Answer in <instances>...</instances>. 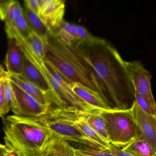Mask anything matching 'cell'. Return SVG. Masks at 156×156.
<instances>
[{"label":"cell","instance_id":"6da1fadb","mask_svg":"<svg viewBox=\"0 0 156 156\" xmlns=\"http://www.w3.org/2000/svg\"><path fill=\"white\" fill-rule=\"evenodd\" d=\"M90 66L102 98L114 109L129 108L135 100V88L122 59L105 39L92 36L74 44Z\"/></svg>","mask_w":156,"mask_h":156},{"label":"cell","instance_id":"7a4b0ae2","mask_svg":"<svg viewBox=\"0 0 156 156\" xmlns=\"http://www.w3.org/2000/svg\"><path fill=\"white\" fill-rule=\"evenodd\" d=\"M45 56L49 62L69 84L80 83L98 93L101 92L89 66L76 50L59 40L49 30L45 38Z\"/></svg>","mask_w":156,"mask_h":156},{"label":"cell","instance_id":"3957f363","mask_svg":"<svg viewBox=\"0 0 156 156\" xmlns=\"http://www.w3.org/2000/svg\"><path fill=\"white\" fill-rule=\"evenodd\" d=\"M3 124L6 147L23 156H41L54 136L33 118L13 115L4 119Z\"/></svg>","mask_w":156,"mask_h":156},{"label":"cell","instance_id":"277c9868","mask_svg":"<svg viewBox=\"0 0 156 156\" xmlns=\"http://www.w3.org/2000/svg\"><path fill=\"white\" fill-rule=\"evenodd\" d=\"M80 113H83L71 108L52 107L42 116L33 119L56 137L67 142L80 143L83 146L100 149L76 125V119Z\"/></svg>","mask_w":156,"mask_h":156},{"label":"cell","instance_id":"5b68a950","mask_svg":"<svg viewBox=\"0 0 156 156\" xmlns=\"http://www.w3.org/2000/svg\"><path fill=\"white\" fill-rule=\"evenodd\" d=\"M100 111L105 121L109 142L111 145L121 148L139 133L129 108Z\"/></svg>","mask_w":156,"mask_h":156},{"label":"cell","instance_id":"8992f818","mask_svg":"<svg viewBox=\"0 0 156 156\" xmlns=\"http://www.w3.org/2000/svg\"><path fill=\"white\" fill-rule=\"evenodd\" d=\"M29 58L41 71L51 86L52 91V102L55 107L71 108L85 114L96 109L83 101L71 88H65L62 86L48 71L43 60L33 54L29 55Z\"/></svg>","mask_w":156,"mask_h":156},{"label":"cell","instance_id":"52a82bcc","mask_svg":"<svg viewBox=\"0 0 156 156\" xmlns=\"http://www.w3.org/2000/svg\"><path fill=\"white\" fill-rule=\"evenodd\" d=\"M125 66L135 91L143 97L153 115H156V103L151 90L150 73L139 61H125Z\"/></svg>","mask_w":156,"mask_h":156},{"label":"cell","instance_id":"ba28073f","mask_svg":"<svg viewBox=\"0 0 156 156\" xmlns=\"http://www.w3.org/2000/svg\"><path fill=\"white\" fill-rule=\"evenodd\" d=\"M129 108L139 132L156 153V115L145 112L135 100Z\"/></svg>","mask_w":156,"mask_h":156},{"label":"cell","instance_id":"9c48e42d","mask_svg":"<svg viewBox=\"0 0 156 156\" xmlns=\"http://www.w3.org/2000/svg\"><path fill=\"white\" fill-rule=\"evenodd\" d=\"M10 81L15 95L17 107L16 113L14 115L25 117L36 118L42 116L51 109V107L41 105L11 80Z\"/></svg>","mask_w":156,"mask_h":156},{"label":"cell","instance_id":"30bf717a","mask_svg":"<svg viewBox=\"0 0 156 156\" xmlns=\"http://www.w3.org/2000/svg\"><path fill=\"white\" fill-rule=\"evenodd\" d=\"M65 12L62 0H41L38 16L49 30L54 32L61 27Z\"/></svg>","mask_w":156,"mask_h":156},{"label":"cell","instance_id":"8fae6325","mask_svg":"<svg viewBox=\"0 0 156 156\" xmlns=\"http://www.w3.org/2000/svg\"><path fill=\"white\" fill-rule=\"evenodd\" d=\"M9 40V48L4 60L7 73L9 74L21 75L24 66V53L15 40Z\"/></svg>","mask_w":156,"mask_h":156},{"label":"cell","instance_id":"7c38bea8","mask_svg":"<svg viewBox=\"0 0 156 156\" xmlns=\"http://www.w3.org/2000/svg\"><path fill=\"white\" fill-rule=\"evenodd\" d=\"M20 76L46 93L52 102V91L49 83L41 71L25 55L23 71L22 73Z\"/></svg>","mask_w":156,"mask_h":156},{"label":"cell","instance_id":"4fadbf2b","mask_svg":"<svg viewBox=\"0 0 156 156\" xmlns=\"http://www.w3.org/2000/svg\"><path fill=\"white\" fill-rule=\"evenodd\" d=\"M69 86L73 92L83 101L96 109L104 111H109L113 109L97 92L80 83H72Z\"/></svg>","mask_w":156,"mask_h":156},{"label":"cell","instance_id":"5bb4252c","mask_svg":"<svg viewBox=\"0 0 156 156\" xmlns=\"http://www.w3.org/2000/svg\"><path fill=\"white\" fill-rule=\"evenodd\" d=\"M9 75V78L12 82L41 105L49 107H53L52 103L48 95L38 87L25 80L21 76Z\"/></svg>","mask_w":156,"mask_h":156},{"label":"cell","instance_id":"9a60e30c","mask_svg":"<svg viewBox=\"0 0 156 156\" xmlns=\"http://www.w3.org/2000/svg\"><path fill=\"white\" fill-rule=\"evenodd\" d=\"M86 115L80 113L76 119V125L89 139L98 146L100 150H109L110 143L104 139L88 124L86 119Z\"/></svg>","mask_w":156,"mask_h":156},{"label":"cell","instance_id":"2e32d148","mask_svg":"<svg viewBox=\"0 0 156 156\" xmlns=\"http://www.w3.org/2000/svg\"><path fill=\"white\" fill-rule=\"evenodd\" d=\"M124 151L136 156H156L151 147L139 132L126 146L121 148Z\"/></svg>","mask_w":156,"mask_h":156},{"label":"cell","instance_id":"e0dca14e","mask_svg":"<svg viewBox=\"0 0 156 156\" xmlns=\"http://www.w3.org/2000/svg\"><path fill=\"white\" fill-rule=\"evenodd\" d=\"M72 147L67 141L54 136L41 156H73Z\"/></svg>","mask_w":156,"mask_h":156},{"label":"cell","instance_id":"ac0fdd59","mask_svg":"<svg viewBox=\"0 0 156 156\" xmlns=\"http://www.w3.org/2000/svg\"><path fill=\"white\" fill-rule=\"evenodd\" d=\"M85 117L90 126L104 139L109 143L106 124L101 115L100 110L96 109L87 113L85 115Z\"/></svg>","mask_w":156,"mask_h":156},{"label":"cell","instance_id":"d6986e66","mask_svg":"<svg viewBox=\"0 0 156 156\" xmlns=\"http://www.w3.org/2000/svg\"><path fill=\"white\" fill-rule=\"evenodd\" d=\"M23 15L31 30L43 38H45L49 30L39 18L32 11L25 7L23 9Z\"/></svg>","mask_w":156,"mask_h":156},{"label":"cell","instance_id":"ffe728a7","mask_svg":"<svg viewBox=\"0 0 156 156\" xmlns=\"http://www.w3.org/2000/svg\"><path fill=\"white\" fill-rule=\"evenodd\" d=\"M24 42L39 59L44 60L45 56V38L32 31L29 39Z\"/></svg>","mask_w":156,"mask_h":156},{"label":"cell","instance_id":"44dd1931","mask_svg":"<svg viewBox=\"0 0 156 156\" xmlns=\"http://www.w3.org/2000/svg\"><path fill=\"white\" fill-rule=\"evenodd\" d=\"M4 98L5 115L10 110L15 114L17 110V104L9 76V77L4 79Z\"/></svg>","mask_w":156,"mask_h":156},{"label":"cell","instance_id":"7402d4cb","mask_svg":"<svg viewBox=\"0 0 156 156\" xmlns=\"http://www.w3.org/2000/svg\"><path fill=\"white\" fill-rule=\"evenodd\" d=\"M73 156H115L109 150H102L81 146L79 147H72Z\"/></svg>","mask_w":156,"mask_h":156},{"label":"cell","instance_id":"603a6c76","mask_svg":"<svg viewBox=\"0 0 156 156\" xmlns=\"http://www.w3.org/2000/svg\"><path fill=\"white\" fill-rule=\"evenodd\" d=\"M23 14V9L19 2L16 1L11 14L4 21L5 22V30L7 34L13 29L17 21Z\"/></svg>","mask_w":156,"mask_h":156},{"label":"cell","instance_id":"cb8c5ba5","mask_svg":"<svg viewBox=\"0 0 156 156\" xmlns=\"http://www.w3.org/2000/svg\"><path fill=\"white\" fill-rule=\"evenodd\" d=\"M16 1L14 0H9V2L4 4L3 6L0 7V19L3 21L11 14Z\"/></svg>","mask_w":156,"mask_h":156},{"label":"cell","instance_id":"d4e9b609","mask_svg":"<svg viewBox=\"0 0 156 156\" xmlns=\"http://www.w3.org/2000/svg\"><path fill=\"white\" fill-rule=\"evenodd\" d=\"M135 101L138 104V105L140 107L141 109H143L145 112H147V113H149V114L154 115H153L151 109L149 107L148 105L146 103V101L144 100L143 97L137 92L135 91Z\"/></svg>","mask_w":156,"mask_h":156},{"label":"cell","instance_id":"484cf974","mask_svg":"<svg viewBox=\"0 0 156 156\" xmlns=\"http://www.w3.org/2000/svg\"><path fill=\"white\" fill-rule=\"evenodd\" d=\"M5 79L0 80V117L2 118L5 115V98H4V79Z\"/></svg>","mask_w":156,"mask_h":156},{"label":"cell","instance_id":"4316f807","mask_svg":"<svg viewBox=\"0 0 156 156\" xmlns=\"http://www.w3.org/2000/svg\"><path fill=\"white\" fill-rule=\"evenodd\" d=\"M41 2V0H25L24 1V5L25 7L38 15L40 10Z\"/></svg>","mask_w":156,"mask_h":156},{"label":"cell","instance_id":"83f0119b","mask_svg":"<svg viewBox=\"0 0 156 156\" xmlns=\"http://www.w3.org/2000/svg\"><path fill=\"white\" fill-rule=\"evenodd\" d=\"M75 25L77 33V40H85L93 36L92 34L84 26L78 24H75Z\"/></svg>","mask_w":156,"mask_h":156},{"label":"cell","instance_id":"f1b7e54d","mask_svg":"<svg viewBox=\"0 0 156 156\" xmlns=\"http://www.w3.org/2000/svg\"><path fill=\"white\" fill-rule=\"evenodd\" d=\"M61 27L66 31L67 32L69 33L71 35L73 36L76 40H78L75 24H72L64 20L61 25Z\"/></svg>","mask_w":156,"mask_h":156},{"label":"cell","instance_id":"f546056e","mask_svg":"<svg viewBox=\"0 0 156 156\" xmlns=\"http://www.w3.org/2000/svg\"><path fill=\"white\" fill-rule=\"evenodd\" d=\"M109 151L115 156H136L111 144L110 145V150Z\"/></svg>","mask_w":156,"mask_h":156},{"label":"cell","instance_id":"4dcf8cb0","mask_svg":"<svg viewBox=\"0 0 156 156\" xmlns=\"http://www.w3.org/2000/svg\"><path fill=\"white\" fill-rule=\"evenodd\" d=\"M8 148L9 150L6 153V156H23L19 151H17L14 149L12 148Z\"/></svg>","mask_w":156,"mask_h":156},{"label":"cell","instance_id":"1f68e13d","mask_svg":"<svg viewBox=\"0 0 156 156\" xmlns=\"http://www.w3.org/2000/svg\"><path fill=\"white\" fill-rule=\"evenodd\" d=\"M9 74L4 70V68L0 65V80L9 77Z\"/></svg>","mask_w":156,"mask_h":156},{"label":"cell","instance_id":"d6a6232c","mask_svg":"<svg viewBox=\"0 0 156 156\" xmlns=\"http://www.w3.org/2000/svg\"><path fill=\"white\" fill-rule=\"evenodd\" d=\"M9 149L6 145L0 143V156H4L6 155Z\"/></svg>","mask_w":156,"mask_h":156},{"label":"cell","instance_id":"836d02e7","mask_svg":"<svg viewBox=\"0 0 156 156\" xmlns=\"http://www.w3.org/2000/svg\"><path fill=\"white\" fill-rule=\"evenodd\" d=\"M9 0H0V7L9 2Z\"/></svg>","mask_w":156,"mask_h":156},{"label":"cell","instance_id":"e575fe53","mask_svg":"<svg viewBox=\"0 0 156 156\" xmlns=\"http://www.w3.org/2000/svg\"><path fill=\"white\" fill-rule=\"evenodd\" d=\"M4 156H6V155H4Z\"/></svg>","mask_w":156,"mask_h":156}]
</instances>
